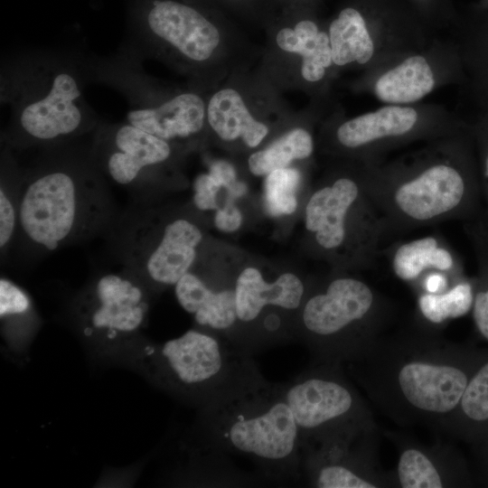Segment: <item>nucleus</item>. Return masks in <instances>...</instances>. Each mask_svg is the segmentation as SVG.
<instances>
[{"label": "nucleus", "instance_id": "f3484780", "mask_svg": "<svg viewBox=\"0 0 488 488\" xmlns=\"http://www.w3.org/2000/svg\"><path fill=\"white\" fill-rule=\"evenodd\" d=\"M107 148L106 170L122 185L130 184L144 170L164 163L172 155L169 142L127 122L110 133Z\"/></svg>", "mask_w": 488, "mask_h": 488}, {"label": "nucleus", "instance_id": "6e6552de", "mask_svg": "<svg viewBox=\"0 0 488 488\" xmlns=\"http://www.w3.org/2000/svg\"><path fill=\"white\" fill-rule=\"evenodd\" d=\"M282 387L303 450L333 436L376 424L368 403L340 364L312 362Z\"/></svg>", "mask_w": 488, "mask_h": 488}, {"label": "nucleus", "instance_id": "20e7f679", "mask_svg": "<svg viewBox=\"0 0 488 488\" xmlns=\"http://www.w3.org/2000/svg\"><path fill=\"white\" fill-rule=\"evenodd\" d=\"M362 182L383 221L387 239L446 221L466 222L483 211L478 181L449 163L373 174Z\"/></svg>", "mask_w": 488, "mask_h": 488}, {"label": "nucleus", "instance_id": "0eeeda50", "mask_svg": "<svg viewBox=\"0 0 488 488\" xmlns=\"http://www.w3.org/2000/svg\"><path fill=\"white\" fill-rule=\"evenodd\" d=\"M154 357L160 383L202 408L260 373L251 354L207 330L164 343Z\"/></svg>", "mask_w": 488, "mask_h": 488}, {"label": "nucleus", "instance_id": "5701e85b", "mask_svg": "<svg viewBox=\"0 0 488 488\" xmlns=\"http://www.w3.org/2000/svg\"><path fill=\"white\" fill-rule=\"evenodd\" d=\"M333 62L343 66L352 61L368 62L374 52L373 42L361 14L343 9L329 28Z\"/></svg>", "mask_w": 488, "mask_h": 488}, {"label": "nucleus", "instance_id": "cd10ccee", "mask_svg": "<svg viewBox=\"0 0 488 488\" xmlns=\"http://www.w3.org/2000/svg\"><path fill=\"white\" fill-rule=\"evenodd\" d=\"M30 306V299L23 289L6 278H1L0 315L2 319L24 314Z\"/></svg>", "mask_w": 488, "mask_h": 488}, {"label": "nucleus", "instance_id": "2f4dec72", "mask_svg": "<svg viewBox=\"0 0 488 488\" xmlns=\"http://www.w3.org/2000/svg\"><path fill=\"white\" fill-rule=\"evenodd\" d=\"M242 222V215L239 210L229 200L222 208L216 210L214 224L217 229L225 232L237 230Z\"/></svg>", "mask_w": 488, "mask_h": 488}, {"label": "nucleus", "instance_id": "412c9836", "mask_svg": "<svg viewBox=\"0 0 488 488\" xmlns=\"http://www.w3.org/2000/svg\"><path fill=\"white\" fill-rule=\"evenodd\" d=\"M276 41L281 50L302 56L301 73L307 81L320 80L333 62L330 38L312 21L303 20L294 29H281Z\"/></svg>", "mask_w": 488, "mask_h": 488}, {"label": "nucleus", "instance_id": "f704fd0d", "mask_svg": "<svg viewBox=\"0 0 488 488\" xmlns=\"http://www.w3.org/2000/svg\"><path fill=\"white\" fill-rule=\"evenodd\" d=\"M227 191L229 192V200L233 201L246 193L247 186L245 183L236 181Z\"/></svg>", "mask_w": 488, "mask_h": 488}, {"label": "nucleus", "instance_id": "9d476101", "mask_svg": "<svg viewBox=\"0 0 488 488\" xmlns=\"http://www.w3.org/2000/svg\"><path fill=\"white\" fill-rule=\"evenodd\" d=\"M377 423L352 429L303 450V478L316 488L390 487L379 462Z\"/></svg>", "mask_w": 488, "mask_h": 488}, {"label": "nucleus", "instance_id": "473e14b6", "mask_svg": "<svg viewBox=\"0 0 488 488\" xmlns=\"http://www.w3.org/2000/svg\"><path fill=\"white\" fill-rule=\"evenodd\" d=\"M209 174L221 186L228 189L236 180V172L232 165L225 161H217L210 168Z\"/></svg>", "mask_w": 488, "mask_h": 488}, {"label": "nucleus", "instance_id": "ddd939ff", "mask_svg": "<svg viewBox=\"0 0 488 488\" xmlns=\"http://www.w3.org/2000/svg\"><path fill=\"white\" fill-rule=\"evenodd\" d=\"M147 312L148 302L142 286L117 274L99 277L82 305L87 329L108 340L138 331Z\"/></svg>", "mask_w": 488, "mask_h": 488}, {"label": "nucleus", "instance_id": "7ed1b4c3", "mask_svg": "<svg viewBox=\"0 0 488 488\" xmlns=\"http://www.w3.org/2000/svg\"><path fill=\"white\" fill-rule=\"evenodd\" d=\"M394 306L361 277L339 275L306 294L294 327L295 339L313 361L343 366L386 332Z\"/></svg>", "mask_w": 488, "mask_h": 488}, {"label": "nucleus", "instance_id": "423d86ee", "mask_svg": "<svg viewBox=\"0 0 488 488\" xmlns=\"http://www.w3.org/2000/svg\"><path fill=\"white\" fill-rule=\"evenodd\" d=\"M5 98L14 126L33 142L61 140L83 130L90 112L76 69L65 61L40 59L23 65Z\"/></svg>", "mask_w": 488, "mask_h": 488}, {"label": "nucleus", "instance_id": "9b49d317", "mask_svg": "<svg viewBox=\"0 0 488 488\" xmlns=\"http://www.w3.org/2000/svg\"><path fill=\"white\" fill-rule=\"evenodd\" d=\"M382 434L398 451L396 468L389 472L390 487H474L470 463L453 444L436 440L424 444L410 435L386 430Z\"/></svg>", "mask_w": 488, "mask_h": 488}, {"label": "nucleus", "instance_id": "f257e3e1", "mask_svg": "<svg viewBox=\"0 0 488 488\" xmlns=\"http://www.w3.org/2000/svg\"><path fill=\"white\" fill-rule=\"evenodd\" d=\"M488 348L446 339L418 316L384 332L343 367L370 402L400 427L444 435Z\"/></svg>", "mask_w": 488, "mask_h": 488}, {"label": "nucleus", "instance_id": "a211bd4d", "mask_svg": "<svg viewBox=\"0 0 488 488\" xmlns=\"http://www.w3.org/2000/svg\"><path fill=\"white\" fill-rule=\"evenodd\" d=\"M417 120L418 114L412 108L388 106L344 122L338 127L336 137L345 148H361L408 134Z\"/></svg>", "mask_w": 488, "mask_h": 488}, {"label": "nucleus", "instance_id": "b1692460", "mask_svg": "<svg viewBox=\"0 0 488 488\" xmlns=\"http://www.w3.org/2000/svg\"><path fill=\"white\" fill-rule=\"evenodd\" d=\"M474 277L465 276L440 293H418L419 317L439 327L449 319L458 318L472 311Z\"/></svg>", "mask_w": 488, "mask_h": 488}, {"label": "nucleus", "instance_id": "6ab92c4d", "mask_svg": "<svg viewBox=\"0 0 488 488\" xmlns=\"http://www.w3.org/2000/svg\"><path fill=\"white\" fill-rule=\"evenodd\" d=\"M444 435L470 446L488 443V357L469 380Z\"/></svg>", "mask_w": 488, "mask_h": 488}, {"label": "nucleus", "instance_id": "7c9ffc66", "mask_svg": "<svg viewBox=\"0 0 488 488\" xmlns=\"http://www.w3.org/2000/svg\"><path fill=\"white\" fill-rule=\"evenodd\" d=\"M474 486L488 487V443L470 446Z\"/></svg>", "mask_w": 488, "mask_h": 488}, {"label": "nucleus", "instance_id": "f8f14e48", "mask_svg": "<svg viewBox=\"0 0 488 488\" xmlns=\"http://www.w3.org/2000/svg\"><path fill=\"white\" fill-rule=\"evenodd\" d=\"M202 240L201 230L185 219L169 221L157 234L148 226L135 236L133 256L153 282L174 286L190 272Z\"/></svg>", "mask_w": 488, "mask_h": 488}, {"label": "nucleus", "instance_id": "4468645a", "mask_svg": "<svg viewBox=\"0 0 488 488\" xmlns=\"http://www.w3.org/2000/svg\"><path fill=\"white\" fill-rule=\"evenodd\" d=\"M146 42L173 49L185 60L208 61L221 42L217 27L196 9L172 0H155L146 14Z\"/></svg>", "mask_w": 488, "mask_h": 488}, {"label": "nucleus", "instance_id": "f03ea898", "mask_svg": "<svg viewBox=\"0 0 488 488\" xmlns=\"http://www.w3.org/2000/svg\"><path fill=\"white\" fill-rule=\"evenodd\" d=\"M202 408L207 446L245 472L240 464L250 465L264 484L303 478L302 442L282 383L258 373Z\"/></svg>", "mask_w": 488, "mask_h": 488}, {"label": "nucleus", "instance_id": "a878e982", "mask_svg": "<svg viewBox=\"0 0 488 488\" xmlns=\"http://www.w3.org/2000/svg\"><path fill=\"white\" fill-rule=\"evenodd\" d=\"M314 149L313 139L308 131L297 127L286 133L267 148L252 154L249 158V168L255 175L287 167L296 159L311 155Z\"/></svg>", "mask_w": 488, "mask_h": 488}, {"label": "nucleus", "instance_id": "c756f323", "mask_svg": "<svg viewBox=\"0 0 488 488\" xmlns=\"http://www.w3.org/2000/svg\"><path fill=\"white\" fill-rule=\"evenodd\" d=\"M18 209H16L7 195L5 190H0V247L4 250L11 241L17 222Z\"/></svg>", "mask_w": 488, "mask_h": 488}, {"label": "nucleus", "instance_id": "c85d7f7f", "mask_svg": "<svg viewBox=\"0 0 488 488\" xmlns=\"http://www.w3.org/2000/svg\"><path fill=\"white\" fill-rule=\"evenodd\" d=\"M193 202L202 211L218 210L217 194L221 186L210 174H200L194 181Z\"/></svg>", "mask_w": 488, "mask_h": 488}, {"label": "nucleus", "instance_id": "dca6fc26", "mask_svg": "<svg viewBox=\"0 0 488 488\" xmlns=\"http://www.w3.org/2000/svg\"><path fill=\"white\" fill-rule=\"evenodd\" d=\"M382 253L388 255L393 274L415 290L433 272L446 275L452 285L466 276L461 258L440 236L396 242Z\"/></svg>", "mask_w": 488, "mask_h": 488}, {"label": "nucleus", "instance_id": "aec40b11", "mask_svg": "<svg viewBox=\"0 0 488 488\" xmlns=\"http://www.w3.org/2000/svg\"><path fill=\"white\" fill-rule=\"evenodd\" d=\"M206 119L221 139L241 138L249 147L258 146L268 133L267 127L252 117L233 89H222L212 95L206 107Z\"/></svg>", "mask_w": 488, "mask_h": 488}, {"label": "nucleus", "instance_id": "72a5a7b5", "mask_svg": "<svg viewBox=\"0 0 488 488\" xmlns=\"http://www.w3.org/2000/svg\"><path fill=\"white\" fill-rule=\"evenodd\" d=\"M479 184L482 202H483V215L488 222V153L484 158L482 183Z\"/></svg>", "mask_w": 488, "mask_h": 488}, {"label": "nucleus", "instance_id": "39448f33", "mask_svg": "<svg viewBox=\"0 0 488 488\" xmlns=\"http://www.w3.org/2000/svg\"><path fill=\"white\" fill-rule=\"evenodd\" d=\"M305 225L320 253L343 266H374L387 239L362 179L350 176H340L312 193Z\"/></svg>", "mask_w": 488, "mask_h": 488}, {"label": "nucleus", "instance_id": "2eb2a0df", "mask_svg": "<svg viewBox=\"0 0 488 488\" xmlns=\"http://www.w3.org/2000/svg\"><path fill=\"white\" fill-rule=\"evenodd\" d=\"M127 122L167 142L198 134L206 119V105L193 92L178 93L160 102L128 95Z\"/></svg>", "mask_w": 488, "mask_h": 488}, {"label": "nucleus", "instance_id": "4be33fe9", "mask_svg": "<svg viewBox=\"0 0 488 488\" xmlns=\"http://www.w3.org/2000/svg\"><path fill=\"white\" fill-rule=\"evenodd\" d=\"M433 76L424 57L412 56L380 77L375 83V94L384 102H413L432 90Z\"/></svg>", "mask_w": 488, "mask_h": 488}, {"label": "nucleus", "instance_id": "1a4fd4ad", "mask_svg": "<svg viewBox=\"0 0 488 488\" xmlns=\"http://www.w3.org/2000/svg\"><path fill=\"white\" fill-rule=\"evenodd\" d=\"M91 181L75 172L51 170L25 188L18 209L19 223L35 244L53 250L83 234L99 215Z\"/></svg>", "mask_w": 488, "mask_h": 488}, {"label": "nucleus", "instance_id": "bb28decb", "mask_svg": "<svg viewBox=\"0 0 488 488\" xmlns=\"http://www.w3.org/2000/svg\"><path fill=\"white\" fill-rule=\"evenodd\" d=\"M300 173L294 168H281L267 174L264 183V203L271 216L292 214L297 207L296 190Z\"/></svg>", "mask_w": 488, "mask_h": 488}, {"label": "nucleus", "instance_id": "393cba45", "mask_svg": "<svg viewBox=\"0 0 488 488\" xmlns=\"http://www.w3.org/2000/svg\"><path fill=\"white\" fill-rule=\"evenodd\" d=\"M474 250L477 273L474 277L473 321L477 333L488 342V222L482 213L465 223Z\"/></svg>", "mask_w": 488, "mask_h": 488}]
</instances>
